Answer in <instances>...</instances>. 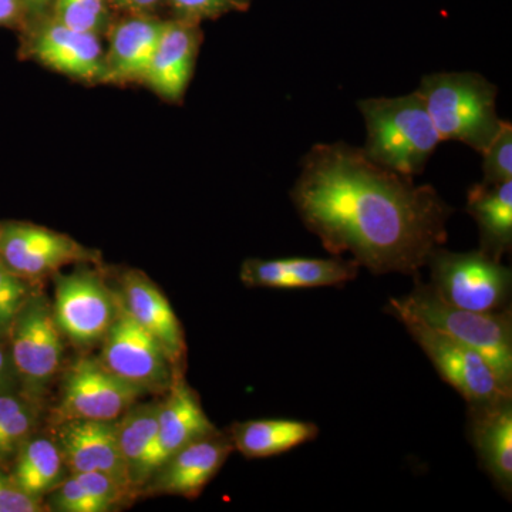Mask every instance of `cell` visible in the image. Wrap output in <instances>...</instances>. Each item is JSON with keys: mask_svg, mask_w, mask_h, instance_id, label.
Masks as SVG:
<instances>
[{"mask_svg": "<svg viewBox=\"0 0 512 512\" xmlns=\"http://www.w3.org/2000/svg\"><path fill=\"white\" fill-rule=\"evenodd\" d=\"M291 201L329 254H348L376 275H416L446 244L454 211L433 185L387 170L345 141L303 156Z\"/></svg>", "mask_w": 512, "mask_h": 512, "instance_id": "6da1fadb", "label": "cell"}, {"mask_svg": "<svg viewBox=\"0 0 512 512\" xmlns=\"http://www.w3.org/2000/svg\"><path fill=\"white\" fill-rule=\"evenodd\" d=\"M357 109L366 124L363 153L387 170L417 177L443 143L417 90L406 96L363 99Z\"/></svg>", "mask_w": 512, "mask_h": 512, "instance_id": "7a4b0ae2", "label": "cell"}, {"mask_svg": "<svg viewBox=\"0 0 512 512\" xmlns=\"http://www.w3.org/2000/svg\"><path fill=\"white\" fill-rule=\"evenodd\" d=\"M417 93L443 141H458L483 154L503 127L497 113V86L483 74H426Z\"/></svg>", "mask_w": 512, "mask_h": 512, "instance_id": "3957f363", "label": "cell"}, {"mask_svg": "<svg viewBox=\"0 0 512 512\" xmlns=\"http://www.w3.org/2000/svg\"><path fill=\"white\" fill-rule=\"evenodd\" d=\"M394 318H412L458 340L484 357L501 383L512 390V319L510 309L473 312L441 301L430 285L417 281L403 298L387 303Z\"/></svg>", "mask_w": 512, "mask_h": 512, "instance_id": "277c9868", "label": "cell"}, {"mask_svg": "<svg viewBox=\"0 0 512 512\" xmlns=\"http://www.w3.org/2000/svg\"><path fill=\"white\" fill-rule=\"evenodd\" d=\"M431 288L441 301L473 312H501L510 303L512 274L484 252H451L436 248L427 264Z\"/></svg>", "mask_w": 512, "mask_h": 512, "instance_id": "5b68a950", "label": "cell"}, {"mask_svg": "<svg viewBox=\"0 0 512 512\" xmlns=\"http://www.w3.org/2000/svg\"><path fill=\"white\" fill-rule=\"evenodd\" d=\"M399 320L429 357L444 382L464 397L468 407L483 406L511 396L512 390L501 383L491 366L476 350L419 320Z\"/></svg>", "mask_w": 512, "mask_h": 512, "instance_id": "8992f818", "label": "cell"}, {"mask_svg": "<svg viewBox=\"0 0 512 512\" xmlns=\"http://www.w3.org/2000/svg\"><path fill=\"white\" fill-rule=\"evenodd\" d=\"M100 37L67 28L47 15L32 20L22 30L20 57L40 63L76 82L103 83L106 67Z\"/></svg>", "mask_w": 512, "mask_h": 512, "instance_id": "52a82bcc", "label": "cell"}, {"mask_svg": "<svg viewBox=\"0 0 512 512\" xmlns=\"http://www.w3.org/2000/svg\"><path fill=\"white\" fill-rule=\"evenodd\" d=\"M100 255L76 239L22 221L0 222V262L33 282L67 265L96 264Z\"/></svg>", "mask_w": 512, "mask_h": 512, "instance_id": "ba28073f", "label": "cell"}, {"mask_svg": "<svg viewBox=\"0 0 512 512\" xmlns=\"http://www.w3.org/2000/svg\"><path fill=\"white\" fill-rule=\"evenodd\" d=\"M101 363L146 393H167L177 373L164 349L131 318L120 298L119 312L104 336Z\"/></svg>", "mask_w": 512, "mask_h": 512, "instance_id": "9c48e42d", "label": "cell"}, {"mask_svg": "<svg viewBox=\"0 0 512 512\" xmlns=\"http://www.w3.org/2000/svg\"><path fill=\"white\" fill-rule=\"evenodd\" d=\"M82 265L72 274L56 276L53 315L60 332L86 346L106 336L119 312L120 298L94 269Z\"/></svg>", "mask_w": 512, "mask_h": 512, "instance_id": "30bf717a", "label": "cell"}, {"mask_svg": "<svg viewBox=\"0 0 512 512\" xmlns=\"http://www.w3.org/2000/svg\"><path fill=\"white\" fill-rule=\"evenodd\" d=\"M143 394L146 392L140 387L110 372L100 359L82 357L64 376L55 420L57 424L67 420H117Z\"/></svg>", "mask_w": 512, "mask_h": 512, "instance_id": "8fae6325", "label": "cell"}, {"mask_svg": "<svg viewBox=\"0 0 512 512\" xmlns=\"http://www.w3.org/2000/svg\"><path fill=\"white\" fill-rule=\"evenodd\" d=\"M9 333L16 370L30 390L42 392L63 359L62 332L45 296L33 295L25 303Z\"/></svg>", "mask_w": 512, "mask_h": 512, "instance_id": "7c38bea8", "label": "cell"}, {"mask_svg": "<svg viewBox=\"0 0 512 512\" xmlns=\"http://www.w3.org/2000/svg\"><path fill=\"white\" fill-rule=\"evenodd\" d=\"M56 444L70 473H103L134 494L117 440L116 420H67L57 424Z\"/></svg>", "mask_w": 512, "mask_h": 512, "instance_id": "4fadbf2b", "label": "cell"}, {"mask_svg": "<svg viewBox=\"0 0 512 512\" xmlns=\"http://www.w3.org/2000/svg\"><path fill=\"white\" fill-rule=\"evenodd\" d=\"M360 266L343 256L333 258H251L242 264L241 281L251 288L311 289L355 281Z\"/></svg>", "mask_w": 512, "mask_h": 512, "instance_id": "5bb4252c", "label": "cell"}, {"mask_svg": "<svg viewBox=\"0 0 512 512\" xmlns=\"http://www.w3.org/2000/svg\"><path fill=\"white\" fill-rule=\"evenodd\" d=\"M201 25L180 19L164 20L163 32L143 84L170 103H181L202 43Z\"/></svg>", "mask_w": 512, "mask_h": 512, "instance_id": "9a60e30c", "label": "cell"}, {"mask_svg": "<svg viewBox=\"0 0 512 512\" xmlns=\"http://www.w3.org/2000/svg\"><path fill=\"white\" fill-rule=\"evenodd\" d=\"M234 450L229 437L214 433L168 457L148 481L147 493L195 498L207 487Z\"/></svg>", "mask_w": 512, "mask_h": 512, "instance_id": "2e32d148", "label": "cell"}, {"mask_svg": "<svg viewBox=\"0 0 512 512\" xmlns=\"http://www.w3.org/2000/svg\"><path fill=\"white\" fill-rule=\"evenodd\" d=\"M163 28L164 20L157 16L123 15L111 22L103 84H143Z\"/></svg>", "mask_w": 512, "mask_h": 512, "instance_id": "e0dca14e", "label": "cell"}, {"mask_svg": "<svg viewBox=\"0 0 512 512\" xmlns=\"http://www.w3.org/2000/svg\"><path fill=\"white\" fill-rule=\"evenodd\" d=\"M121 301L131 318L160 343L173 366L180 365L187 349L183 328L157 285L143 272H127Z\"/></svg>", "mask_w": 512, "mask_h": 512, "instance_id": "ac0fdd59", "label": "cell"}, {"mask_svg": "<svg viewBox=\"0 0 512 512\" xmlns=\"http://www.w3.org/2000/svg\"><path fill=\"white\" fill-rule=\"evenodd\" d=\"M471 441L485 473L508 498L512 491V396L470 407Z\"/></svg>", "mask_w": 512, "mask_h": 512, "instance_id": "d6986e66", "label": "cell"}, {"mask_svg": "<svg viewBox=\"0 0 512 512\" xmlns=\"http://www.w3.org/2000/svg\"><path fill=\"white\" fill-rule=\"evenodd\" d=\"M167 393L158 407L157 468L181 448L217 433L183 376L175 375Z\"/></svg>", "mask_w": 512, "mask_h": 512, "instance_id": "ffe728a7", "label": "cell"}, {"mask_svg": "<svg viewBox=\"0 0 512 512\" xmlns=\"http://www.w3.org/2000/svg\"><path fill=\"white\" fill-rule=\"evenodd\" d=\"M160 403L133 404L116 420L117 440L131 488L146 487L157 470V429Z\"/></svg>", "mask_w": 512, "mask_h": 512, "instance_id": "44dd1931", "label": "cell"}, {"mask_svg": "<svg viewBox=\"0 0 512 512\" xmlns=\"http://www.w3.org/2000/svg\"><path fill=\"white\" fill-rule=\"evenodd\" d=\"M466 210L477 222L480 251L501 261L512 247V180L474 184L468 190Z\"/></svg>", "mask_w": 512, "mask_h": 512, "instance_id": "7402d4cb", "label": "cell"}, {"mask_svg": "<svg viewBox=\"0 0 512 512\" xmlns=\"http://www.w3.org/2000/svg\"><path fill=\"white\" fill-rule=\"evenodd\" d=\"M319 427L309 421L291 419L249 420L232 426L234 450L247 458H265L288 453L302 444L311 443Z\"/></svg>", "mask_w": 512, "mask_h": 512, "instance_id": "603a6c76", "label": "cell"}, {"mask_svg": "<svg viewBox=\"0 0 512 512\" xmlns=\"http://www.w3.org/2000/svg\"><path fill=\"white\" fill-rule=\"evenodd\" d=\"M64 461L55 441L37 437L23 444L13 480L30 497L40 498L64 480Z\"/></svg>", "mask_w": 512, "mask_h": 512, "instance_id": "cb8c5ba5", "label": "cell"}, {"mask_svg": "<svg viewBox=\"0 0 512 512\" xmlns=\"http://www.w3.org/2000/svg\"><path fill=\"white\" fill-rule=\"evenodd\" d=\"M49 16L67 28L99 36L113 22L109 0H53Z\"/></svg>", "mask_w": 512, "mask_h": 512, "instance_id": "d4e9b609", "label": "cell"}, {"mask_svg": "<svg viewBox=\"0 0 512 512\" xmlns=\"http://www.w3.org/2000/svg\"><path fill=\"white\" fill-rule=\"evenodd\" d=\"M33 295L32 282L13 274L0 262V335L10 332L20 309Z\"/></svg>", "mask_w": 512, "mask_h": 512, "instance_id": "484cf974", "label": "cell"}, {"mask_svg": "<svg viewBox=\"0 0 512 512\" xmlns=\"http://www.w3.org/2000/svg\"><path fill=\"white\" fill-rule=\"evenodd\" d=\"M252 0H164L174 19L198 23L222 18L232 12H245Z\"/></svg>", "mask_w": 512, "mask_h": 512, "instance_id": "4316f807", "label": "cell"}, {"mask_svg": "<svg viewBox=\"0 0 512 512\" xmlns=\"http://www.w3.org/2000/svg\"><path fill=\"white\" fill-rule=\"evenodd\" d=\"M483 183L500 184L512 180V126L503 127L483 153Z\"/></svg>", "mask_w": 512, "mask_h": 512, "instance_id": "83f0119b", "label": "cell"}, {"mask_svg": "<svg viewBox=\"0 0 512 512\" xmlns=\"http://www.w3.org/2000/svg\"><path fill=\"white\" fill-rule=\"evenodd\" d=\"M52 507L60 512H107L106 507L92 497L76 477L64 478L52 491Z\"/></svg>", "mask_w": 512, "mask_h": 512, "instance_id": "f1b7e54d", "label": "cell"}, {"mask_svg": "<svg viewBox=\"0 0 512 512\" xmlns=\"http://www.w3.org/2000/svg\"><path fill=\"white\" fill-rule=\"evenodd\" d=\"M45 511L37 498L20 490L12 476L0 471V512H42Z\"/></svg>", "mask_w": 512, "mask_h": 512, "instance_id": "f546056e", "label": "cell"}, {"mask_svg": "<svg viewBox=\"0 0 512 512\" xmlns=\"http://www.w3.org/2000/svg\"><path fill=\"white\" fill-rule=\"evenodd\" d=\"M35 423V414L29 407L16 413L5 423L0 424V454L8 453L16 444L26 439Z\"/></svg>", "mask_w": 512, "mask_h": 512, "instance_id": "4dcf8cb0", "label": "cell"}, {"mask_svg": "<svg viewBox=\"0 0 512 512\" xmlns=\"http://www.w3.org/2000/svg\"><path fill=\"white\" fill-rule=\"evenodd\" d=\"M29 15L23 0H0V28L22 32L28 26Z\"/></svg>", "mask_w": 512, "mask_h": 512, "instance_id": "1f68e13d", "label": "cell"}, {"mask_svg": "<svg viewBox=\"0 0 512 512\" xmlns=\"http://www.w3.org/2000/svg\"><path fill=\"white\" fill-rule=\"evenodd\" d=\"M164 0H109L111 10L123 15L157 16Z\"/></svg>", "mask_w": 512, "mask_h": 512, "instance_id": "d6a6232c", "label": "cell"}, {"mask_svg": "<svg viewBox=\"0 0 512 512\" xmlns=\"http://www.w3.org/2000/svg\"><path fill=\"white\" fill-rule=\"evenodd\" d=\"M26 407H29L28 404L18 397L0 396V424L5 423L16 413L22 412Z\"/></svg>", "mask_w": 512, "mask_h": 512, "instance_id": "836d02e7", "label": "cell"}, {"mask_svg": "<svg viewBox=\"0 0 512 512\" xmlns=\"http://www.w3.org/2000/svg\"><path fill=\"white\" fill-rule=\"evenodd\" d=\"M53 0H23L28 10L29 23L49 15Z\"/></svg>", "mask_w": 512, "mask_h": 512, "instance_id": "e575fe53", "label": "cell"}, {"mask_svg": "<svg viewBox=\"0 0 512 512\" xmlns=\"http://www.w3.org/2000/svg\"><path fill=\"white\" fill-rule=\"evenodd\" d=\"M8 377V359H6L5 353L0 349V387L6 382Z\"/></svg>", "mask_w": 512, "mask_h": 512, "instance_id": "d590c367", "label": "cell"}]
</instances>
